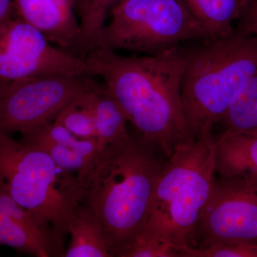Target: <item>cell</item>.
I'll return each mask as SVG.
<instances>
[{"label":"cell","instance_id":"cell-4","mask_svg":"<svg viewBox=\"0 0 257 257\" xmlns=\"http://www.w3.org/2000/svg\"><path fill=\"white\" fill-rule=\"evenodd\" d=\"M214 151L212 133L191 137L176 147L164 165L140 234L170 243L179 251L192 247L201 211L215 182Z\"/></svg>","mask_w":257,"mask_h":257},{"label":"cell","instance_id":"cell-10","mask_svg":"<svg viewBox=\"0 0 257 257\" xmlns=\"http://www.w3.org/2000/svg\"><path fill=\"white\" fill-rule=\"evenodd\" d=\"M17 13L56 47L83 57L74 0H13Z\"/></svg>","mask_w":257,"mask_h":257},{"label":"cell","instance_id":"cell-22","mask_svg":"<svg viewBox=\"0 0 257 257\" xmlns=\"http://www.w3.org/2000/svg\"><path fill=\"white\" fill-rule=\"evenodd\" d=\"M236 22V29L257 37V0L246 5Z\"/></svg>","mask_w":257,"mask_h":257},{"label":"cell","instance_id":"cell-9","mask_svg":"<svg viewBox=\"0 0 257 257\" xmlns=\"http://www.w3.org/2000/svg\"><path fill=\"white\" fill-rule=\"evenodd\" d=\"M224 243L257 244V182L241 177L215 179L197 221L192 248Z\"/></svg>","mask_w":257,"mask_h":257},{"label":"cell","instance_id":"cell-8","mask_svg":"<svg viewBox=\"0 0 257 257\" xmlns=\"http://www.w3.org/2000/svg\"><path fill=\"white\" fill-rule=\"evenodd\" d=\"M92 74L37 77L11 83L0 99V134L28 133L53 121L96 84Z\"/></svg>","mask_w":257,"mask_h":257},{"label":"cell","instance_id":"cell-16","mask_svg":"<svg viewBox=\"0 0 257 257\" xmlns=\"http://www.w3.org/2000/svg\"><path fill=\"white\" fill-rule=\"evenodd\" d=\"M0 245L39 257L64 256V248L37 236L28 227L0 211Z\"/></svg>","mask_w":257,"mask_h":257},{"label":"cell","instance_id":"cell-12","mask_svg":"<svg viewBox=\"0 0 257 257\" xmlns=\"http://www.w3.org/2000/svg\"><path fill=\"white\" fill-rule=\"evenodd\" d=\"M90 101L100 151L106 146L123 143L131 138L122 108L102 83L97 82L93 88Z\"/></svg>","mask_w":257,"mask_h":257},{"label":"cell","instance_id":"cell-7","mask_svg":"<svg viewBox=\"0 0 257 257\" xmlns=\"http://www.w3.org/2000/svg\"><path fill=\"white\" fill-rule=\"evenodd\" d=\"M91 74L85 58L66 52L17 13L0 20V79L13 83L37 77Z\"/></svg>","mask_w":257,"mask_h":257},{"label":"cell","instance_id":"cell-18","mask_svg":"<svg viewBox=\"0 0 257 257\" xmlns=\"http://www.w3.org/2000/svg\"><path fill=\"white\" fill-rule=\"evenodd\" d=\"M95 85L64 107L54 120L79 138L96 139L95 119L90 101V92Z\"/></svg>","mask_w":257,"mask_h":257},{"label":"cell","instance_id":"cell-17","mask_svg":"<svg viewBox=\"0 0 257 257\" xmlns=\"http://www.w3.org/2000/svg\"><path fill=\"white\" fill-rule=\"evenodd\" d=\"M119 0H78L76 13L80 28L83 57L93 50L96 39L106 23L111 8Z\"/></svg>","mask_w":257,"mask_h":257},{"label":"cell","instance_id":"cell-6","mask_svg":"<svg viewBox=\"0 0 257 257\" xmlns=\"http://www.w3.org/2000/svg\"><path fill=\"white\" fill-rule=\"evenodd\" d=\"M94 48L157 55L196 40L211 39L181 0H119Z\"/></svg>","mask_w":257,"mask_h":257},{"label":"cell","instance_id":"cell-23","mask_svg":"<svg viewBox=\"0 0 257 257\" xmlns=\"http://www.w3.org/2000/svg\"><path fill=\"white\" fill-rule=\"evenodd\" d=\"M13 7V0H0V20L10 13Z\"/></svg>","mask_w":257,"mask_h":257},{"label":"cell","instance_id":"cell-20","mask_svg":"<svg viewBox=\"0 0 257 257\" xmlns=\"http://www.w3.org/2000/svg\"><path fill=\"white\" fill-rule=\"evenodd\" d=\"M0 211L4 213L25 225L30 231L35 233L37 236L51 241L60 247L63 248V243L43 229L37 224L32 214L26 209L22 207L11 196L0 187Z\"/></svg>","mask_w":257,"mask_h":257},{"label":"cell","instance_id":"cell-2","mask_svg":"<svg viewBox=\"0 0 257 257\" xmlns=\"http://www.w3.org/2000/svg\"><path fill=\"white\" fill-rule=\"evenodd\" d=\"M164 165L136 135L99 152L84 199L100 221L111 256L124 257L143 231Z\"/></svg>","mask_w":257,"mask_h":257},{"label":"cell","instance_id":"cell-1","mask_svg":"<svg viewBox=\"0 0 257 257\" xmlns=\"http://www.w3.org/2000/svg\"><path fill=\"white\" fill-rule=\"evenodd\" d=\"M85 59L91 74L119 102L140 140L168 159L191 138L181 95L183 45L143 57L96 47Z\"/></svg>","mask_w":257,"mask_h":257},{"label":"cell","instance_id":"cell-14","mask_svg":"<svg viewBox=\"0 0 257 257\" xmlns=\"http://www.w3.org/2000/svg\"><path fill=\"white\" fill-rule=\"evenodd\" d=\"M211 38L234 31L233 23L242 13L246 0H181Z\"/></svg>","mask_w":257,"mask_h":257},{"label":"cell","instance_id":"cell-11","mask_svg":"<svg viewBox=\"0 0 257 257\" xmlns=\"http://www.w3.org/2000/svg\"><path fill=\"white\" fill-rule=\"evenodd\" d=\"M215 170L220 177L257 182V135L224 132L215 138Z\"/></svg>","mask_w":257,"mask_h":257},{"label":"cell","instance_id":"cell-24","mask_svg":"<svg viewBox=\"0 0 257 257\" xmlns=\"http://www.w3.org/2000/svg\"><path fill=\"white\" fill-rule=\"evenodd\" d=\"M11 83L4 82L0 79V99L4 96L8 89H9Z\"/></svg>","mask_w":257,"mask_h":257},{"label":"cell","instance_id":"cell-3","mask_svg":"<svg viewBox=\"0 0 257 257\" xmlns=\"http://www.w3.org/2000/svg\"><path fill=\"white\" fill-rule=\"evenodd\" d=\"M181 95L189 136L212 133L245 83L257 72V37L235 28L183 45Z\"/></svg>","mask_w":257,"mask_h":257},{"label":"cell","instance_id":"cell-19","mask_svg":"<svg viewBox=\"0 0 257 257\" xmlns=\"http://www.w3.org/2000/svg\"><path fill=\"white\" fill-rule=\"evenodd\" d=\"M182 257H257V244L224 243L205 248L183 246L179 248Z\"/></svg>","mask_w":257,"mask_h":257},{"label":"cell","instance_id":"cell-15","mask_svg":"<svg viewBox=\"0 0 257 257\" xmlns=\"http://www.w3.org/2000/svg\"><path fill=\"white\" fill-rule=\"evenodd\" d=\"M220 122L227 133L257 135V72L235 96Z\"/></svg>","mask_w":257,"mask_h":257},{"label":"cell","instance_id":"cell-5","mask_svg":"<svg viewBox=\"0 0 257 257\" xmlns=\"http://www.w3.org/2000/svg\"><path fill=\"white\" fill-rule=\"evenodd\" d=\"M62 171L40 147L0 134V187L44 231L63 242L86 187L71 173L62 175Z\"/></svg>","mask_w":257,"mask_h":257},{"label":"cell","instance_id":"cell-26","mask_svg":"<svg viewBox=\"0 0 257 257\" xmlns=\"http://www.w3.org/2000/svg\"><path fill=\"white\" fill-rule=\"evenodd\" d=\"M246 1H247L248 3H249L250 2L253 1V0H246Z\"/></svg>","mask_w":257,"mask_h":257},{"label":"cell","instance_id":"cell-21","mask_svg":"<svg viewBox=\"0 0 257 257\" xmlns=\"http://www.w3.org/2000/svg\"><path fill=\"white\" fill-rule=\"evenodd\" d=\"M175 246L155 237L140 234L124 257H179Z\"/></svg>","mask_w":257,"mask_h":257},{"label":"cell","instance_id":"cell-13","mask_svg":"<svg viewBox=\"0 0 257 257\" xmlns=\"http://www.w3.org/2000/svg\"><path fill=\"white\" fill-rule=\"evenodd\" d=\"M70 243L65 257H111L100 221L87 205L79 204L68 224Z\"/></svg>","mask_w":257,"mask_h":257},{"label":"cell","instance_id":"cell-25","mask_svg":"<svg viewBox=\"0 0 257 257\" xmlns=\"http://www.w3.org/2000/svg\"><path fill=\"white\" fill-rule=\"evenodd\" d=\"M77 2H78V0H74V7H75V8L76 5H77Z\"/></svg>","mask_w":257,"mask_h":257}]
</instances>
